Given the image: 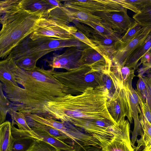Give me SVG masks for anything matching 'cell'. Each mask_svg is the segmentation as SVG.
<instances>
[{"mask_svg": "<svg viewBox=\"0 0 151 151\" xmlns=\"http://www.w3.org/2000/svg\"><path fill=\"white\" fill-rule=\"evenodd\" d=\"M109 93L103 85L88 88L78 94L58 97L44 106L42 116L69 123L92 134L98 130L102 121L116 122L107 107Z\"/></svg>", "mask_w": 151, "mask_h": 151, "instance_id": "6da1fadb", "label": "cell"}, {"mask_svg": "<svg viewBox=\"0 0 151 151\" xmlns=\"http://www.w3.org/2000/svg\"><path fill=\"white\" fill-rule=\"evenodd\" d=\"M54 69L45 70L36 66L34 70H24L15 61L12 70L19 86L5 93L14 110L24 113L43 114L44 105L57 98L67 95L63 84L53 76Z\"/></svg>", "mask_w": 151, "mask_h": 151, "instance_id": "7a4b0ae2", "label": "cell"}, {"mask_svg": "<svg viewBox=\"0 0 151 151\" xmlns=\"http://www.w3.org/2000/svg\"><path fill=\"white\" fill-rule=\"evenodd\" d=\"M44 12L25 9L21 0L0 1L1 58H5L12 49L36 29Z\"/></svg>", "mask_w": 151, "mask_h": 151, "instance_id": "3957f363", "label": "cell"}, {"mask_svg": "<svg viewBox=\"0 0 151 151\" xmlns=\"http://www.w3.org/2000/svg\"><path fill=\"white\" fill-rule=\"evenodd\" d=\"M52 74L64 86L67 95H76L89 87L105 85L104 78L106 73L97 68L83 65L65 72L54 70Z\"/></svg>", "mask_w": 151, "mask_h": 151, "instance_id": "277c9868", "label": "cell"}, {"mask_svg": "<svg viewBox=\"0 0 151 151\" xmlns=\"http://www.w3.org/2000/svg\"><path fill=\"white\" fill-rule=\"evenodd\" d=\"M27 37L12 49L7 57H11L15 60L31 55L38 60L45 55L62 48L74 47L83 49L88 47L75 38L62 39L40 37L31 39Z\"/></svg>", "mask_w": 151, "mask_h": 151, "instance_id": "5b68a950", "label": "cell"}, {"mask_svg": "<svg viewBox=\"0 0 151 151\" xmlns=\"http://www.w3.org/2000/svg\"><path fill=\"white\" fill-rule=\"evenodd\" d=\"M135 76L134 73L131 74L119 87L124 102L126 116L130 123L134 122L131 143L133 145L137 140L138 135L141 136L142 132L139 123V114H142L139 105L138 96L132 86V81Z\"/></svg>", "mask_w": 151, "mask_h": 151, "instance_id": "8992f818", "label": "cell"}, {"mask_svg": "<svg viewBox=\"0 0 151 151\" xmlns=\"http://www.w3.org/2000/svg\"><path fill=\"white\" fill-rule=\"evenodd\" d=\"M130 124L126 119L121 120L113 126L114 136L110 137L92 135L101 144L103 151H134L130 138Z\"/></svg>", "mask_w": 151, "mask_h": 151, "instance_id": "52a82bcc", "label": "cell"}, {"mask_svg": "<svg viewBox=\"0 0 151 151\" xmlns=\"http://www.w3.org/2000/svg\"><path fill=\"white\" fill-rule=\"evenodd\" d=\"M76 28L75 26L42 17L39 22L36 29L28 37L31 39L40 37L69 39L75 38L71 32Z\"/></svg>", "mask_w": 151, "mask_h": 151, "instance_id": "ba28073f", "label": "cell"}, {"mask_svg": "<svg viewBox=\"0 0 151 151\" xmlns=\"http://www.w3.org/2000/svg\"><path fill=\"white\" fill-rule=\"evenodd\" d=\"M67 8L74 10L93 14L127 11L122 7L117 0H70L63 4Z\"/></svg>", "mask_w": 151, "mask_h": 151, "instance_id": "9c48e42d", "label": "cell"}, {"mask_svg": "<svg viewBox=\"0 0 151 151\" xmlns=\"http://www.w3.org/2000/svg\"><path fill=\"white\" fill-rule=\"evenodd\" d=\"M30 131L19 129L11 124V131L13 137L27 138L45 142L57 149L62 151H74L73 146L65 143L48 133L38 128L31 127Z\"/></svg>", "mask_w": 151, "mask_h": 151, "instance_id": "30bf717a", "label": "cell"}, {"mask_svg": "<svg viewBox=\"0 0 151 151\" xmlns=\"http://www.w3.org/2000/svg\"><path fill=\"white\" fill-rule=\"evenodd\" d=\"M151 32V27H144L142 32L136 37L127 42H122L111 58L113 65H125L127 60L130 55L143 43Z\"/></svg>", "mask_w": 151, "mask_h": 151, "instance_id": "8fae6325", "label": "cell"}, {"mask_svg": "<svg viewBox=\"0 0 151 151\" xmlns=\"http://www.w3.org/2000/svg\"><path fill=\"white\" fill-rule=\"evenodd\" d=\"M127 11L93 14L101 18L116 31L122 34L135 22V21L128 15Z\"/></svg>", "mask_w": 151, "mask_h": 151, "instance_id": "7c38bea8", "label": "cell"}, {"mask_svg": "<svg viewBox=\"0 0 151 151\" xmlns=\"http://www.w3.org/2000/svg\"><path fill=\"white\" fill-rule=\"evenodd\" d=\"M83 49L79 47H68L62 54L55 55L47 61L49 66L55 68H63L69 70L80 66L79 61Z\"/></svg>", "mask_w": 151, "mask_h": 151, "instance_id": "4fadbf2b", "label": "cell"}, {"mask_svg": "<svg viewBox=\"0 0 151 151\" xmlns=\"http://www.w3.org/2000/svg\"><path fill=\"white\" fill-rule=\"evenodd\" d=\"M79 64L80 66L88 65L109 71L111 70L112 62L109 58L88 47L82 50Z\"/></svg>", "mask_w": 151, "mask_h": 151, "instance_id": "5bb4252c", "label": "cell"}, {"mask_svg": "<svg viewBox=\"0 0 151 151\" xmlns=\"http://www.w3.org/2000/svg\"><path fill=\"white\" fill-rule=\"evenodd\" d=\"M13 58L8 56L0 62V80L3 92L11 90L19 86L13 73Z\"/></svg>", "mask_w": 151, "mask_h": 151, "instance_id": "9a60e30c", "label": "cell"}, {"mask_svg": "<svg viewBox=\"0 0 151 151\" xmlns=\"http://www.w3.org/2000/svg\"><path fill=\"white\" fill-rule=\"evenodd\" d=\"M89 39L96 45L104 55L111 60L122 42L121 39L104 37L95 30Z\"/></svg>", "mask_w": 151, "mask_h": 151, "instance_id": "2e32d148", "label": "cell"}, {"mask_svg": "<svg viewBox=\"0 0 151 151\" xmlns=\"http://www.w3.org/2000/svg\"><path fill=\"white\" fill-rule=\"evenodd\" d=\"M149 52H151V32L143 43L130 55L125 65L135 70L137 69L139 61L145 55Z\"/></svg>", "mask_w": 151, "mask_h": 151, "instance_id": "e0dca14e", "label": "cell"}, {"mask_svg": "<svg viewBox=\"0 0 151 151\" xmlns=\"http://www.w3.org/2000/svg\"><path fill=\"white\" fill-rule=\"evenodd\" d=\"M14 139L10 122L6 121L0 124V151H12Z\"/></svg>", "mask_w": 151, "mask_h": 151, "instance_id": "ac0fdd59", "label": "cell"}, {"mask_svg": "<svg viewBox=\"0 0 151 151\" xmlns=\"http://www.w3.org/2000/svg\"><path fill=\"white\" fill-rule=\"evenodd\" d=\"M65 6L62 3L58 6H54L44 12L43 17L52 19L67 25L73 21L67 14Z\"/></svg>", "mask_w": 151, "mask_h": 151, "instance_id": "d6986e66", "label": "cell"}, {"mask_svg": "<svg viewBox=\"0 0 151 151\" xmlns=\"http://www.w3.org/2000/svg\"><path fill=\"white\" fill-rule=\"evenodd\" d=\"M92 28L97 33L102 36L110 38L121 39L122 34L116 31L103 21L99 22H79Z\"/></svg>", "mask_w": 151, "mask_h": 151, "instance_id": "ffe728a7", "label": "cell"}, {"mask_svg": "<svg viewBox=\"0 0 151 151\" xmlns=\"http://www.w3.org/2000/svg\"><path fill=\"white\" fill-rule=\"evenodd\" d=\"M139 123L142 130V133L139 139H137L138 144L136 149L143 146L147 147L151 143V124L144 117L142 114L139 116Z\"/></svg>", "mask_w": 151, "mask_h": 151, "instance_id": "44dd1931", "label": "cell"}, {"mask_svg": "<svg viewBox=\"0 0 151 151\" xmlns=\"http://www.w3.org/2000/svg\"><path fill=\"white\" fill-rule=\"evenodd\" d=\"M65 10L69 17L73 21L76 20L79 22H99L102 21L101 18L90 13L71 9L66 7Z\"/></svg>", "mask_w": 151, "mask_h": 151, "instance_id": "7402d4cb", "label": "cell"}, {"mask_svg": "<svg viewBox=\"0 0 151 151\" xmlns=\"http://www.w3.org/2000/svg\"><path fill=\"white\" fill-rule=\"evenodd\" d=\"M26 119L28 125L30 127L41 129L63 141L66 140H70L66 135L59 130L48 126L39 124L27 117H26Z\"/></svg>", "mask_w": 151, "mask_h": 151, "instance_id": "603a6c76", "label": "cell"}, {"mask_svg": "<svg viewBox=\"0 0 151 151\" xmlns=\"http://www.w3.org/2000/svg\"><path fill=\"white\" fill-rule=\"evenodd\" d=\"M23 7L26 9L32 11H46L54 6L48 0H21Z\"/></svg>", "mask_w": 151, "mask_h": 151, "instance_id": "cb8c5ba5", "label": "cell"}, {"mask_svg": "<svg viewBox=\"0 0 151 151\" xmlns=\"http://www.w3.org/2000/svg\"><path fill=\"white\" fill-rule=\"evenodd\" d=\"M8 113L10 115L12 121L11 124L14 125L16 124L18 129L25 131H30L31 128L28 125L25 114L18 111L11 107Z\"/></svg>", "mask_w": 151, "mask_h": 151, "instance_id": "d4e9b609", "label": "cell"}, {"mask_svg": "<svg viewBox=\"0 0 151 151\" xmlns=\"http://www.w3.org/2000/svg\"><path fill=\"white\" fill-rule=\"evenodd\" d=\"M133 18L143 27H151V1L139 13L135 14Z\"/></svg>", "mask_w": 151, "mask_h": 151, "instance_id": "484cf974", "label": "cell"}, {"mask_svg": "<svg viewBox=\"0 0 151 151\" xmlns=\"http://www.w3.org/2000/svg\"><path fill=\"white\" fill-rule=\"evenodd\" d=\"M151 0H119L121 5L123 7L131 10L135 14L139 13Z\"/></svg>", "mask_w": 151, "mask_h": 151, "instance_id": "4316f807", "label": "cell"}, {"mask_svg": "<svg viewBox=\"0 0 151 151\" xmlns=\"http://www.w3.org/2000/svg\"><path fill=\"white\" fill-rule=\"evenodd\" d=\"M19 68L24 70H31L36 67V64L38 60L31 55L22 57L14 60Z\"/></svg>", "mask_w": 151, "mask_h": 151, "instance_id": "83f0119b", "label": "cell"}, {"mask_svg": "<svg viewBox=\"0 0 151 151\" xmlns=\"http://www.w3.org/2000/svg\"><path fill=\"white\" fill-rule=\"evenodd\" d=\"M0 122H5L7 113L10 108L11 102L4 93L1 84L0 83Z\"/></svg>", "mask_w": 151, "mask_h": 151, "instance_id": "f1b7e54d", "label": "cell"}, {"mask_svg": "<svg viewBox=\"0 0 151 151\" xmlns=\"http://www.w3.org/2000/svg\"><path fill=\"white\" fill-rule=\"evenodd\" d=\"M144 27L135 21L122 37L121 40L124 42L133 39L142 32Z\"/></svg>", "mask_w": 151, "mask_h": 151, "instance_id": "f546056e", "label": "cell"}, {"mask_svg": "<svg viewBox=\"0 0 151 151\" xmlns=\"http://www.w3.org/2000/svg\"><path fill=\"white\" fill-rule=\"evenodd\" d=\"M33 139V142L25 151H62L43 141Z\"/></svg>", "mask_w": 151, "mask_h": 151, "instance_id": "4dcf8cb0", "label": "cell"}, {"mask_svg": "<svg viewBox=\"0 0 151 151\" xmlns=\"http://www.w3.org/2000/svg\"><path fill=\"white\" fill-rule=\"evenodd\" d=\"M14 142L12 151H25L33 141L32 139L14 137Z\"/></svg>", "mask_w": 151, "mask_h": 151, "instance_id": "1f68e13d", "label": "cell"}, {"mask_svg": "<svg viewBox=\"0 0 151 151\" xmlns=\"http://www.w3.org/2000/svg\"><path fill=\"white\" fill-rule=\"evenodd\" d=\"M71 34L78 40L89 47L93 49L101 54L104 55L96 45L81 31L78 30L76 28L71 32Z\"/></svg>", "mask_w": 151, "mask_h": 151, "instance_id": "d6a6232c", "label": "cell"}, {"mask_svg": "<svg viewBox=\"0 0 151 151\" xmlns=\"http://www.w3.org/2000/svg\"><path fill=\"white\" fill-rule=\"evenodd\" d=\"M143 76V75L138 74L137 76L139 79L137 84V89L135 90L139 99L145 102L146 86Z\"/></svg>", "mask_w": 151, "mask_h": 151, "instance_id": "836d02e7", "label": "cell"}, {"mask_svg": "<svg viewBox=\"0 0 151 151\" xmlns=\"http://www.w3.org/2000/svg\"><path fill=\"white\" fill-rule=\"evenodd\" d=\"M143 77L146 86L145 102L151 112V77L143 75Z\"/></svg>", "mask_w": 151, "mask_h": 151, "instance_id": "e575fe53", "label": "cell"}, {"mask_svg": "<svg viewBox=\"0 0 151 151\" xmlns=\"http://www.w3.org/2000/svg\"><path fill=\"white\" fill-rule=\"evenodd\" d=\"M139 99V105L142 114L146 119L151 124V112L147 104Z\"/></svg>", "mask_w": 151, "mask_h": 151, "instance_id": "d590c367", "label": "cell"}, {"mask_svg": "<svg viewBox=\"0 0 151 151\" xmlns=\"http://www.w3.org/2000/svg\"><path fill=\"white\" fill-rule=\"evenodd\" d=\"M151 69V57L149 61L146 63L142 65V67L138 70V74L143 75Z\"/></svg>", "mask_w": 151, "mask_h": 151, "instance_id": "8d00e7d4", "label": "cell"}, {"mask_svg": "<svg viewBox=\"0 0 151 151\" xmlns=\"http://www.w3.org/2000/svg\"><path fill=\"white\" fill-rule=\"evenodd\" d=\"M142 151H151V143L148 146L145 147Z\"/></svg>", "mask_w": 151, "mask_h": 151, "instance_id": "74e56055", "label": "cell"}, {"mask_svg": "<svg viewBox=\"0 0 151 151\" xmlns=\"http://www.w3.org/2000/svg\"><path fill=\"white\" fill-rule=\"evenodd\" d=\"M148 73H149V75H148V76H150L151 77V70H150L148 71Z\"/></svg>", "mask_w": 151, "mask_h": 151, "instance_id": "f35d334b", "label": "cell"}]
</instances>
